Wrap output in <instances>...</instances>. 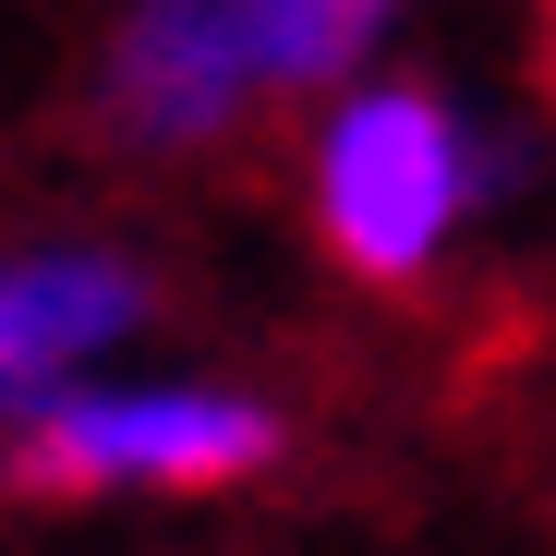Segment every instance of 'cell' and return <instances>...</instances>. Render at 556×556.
I'll use <instances>...</instances> for the list:
<instances>
[{
	"label": "cell",
	"instance_id": "cell-5",
	"mask_svg": "<svg viewBox=\"0 0 556 556\" xmlns=\"http://www.w3.org/2000/svg\"><path fill=\"white\" fill-rule=\"evenodd\" d=\"M242 13H254V61L278 85H315L376 37V0H242Z\"/></svg>",
	"mask_w": 556,
	"mask_h": 556
},
{
	"label": "cell",
	"instance_id": "cell-1",
	"mask_svg": "<svg viewBox=\"0 0 556 556\" xmlns=\"http://www.w3.org/2000/svg\"><path fill=\"white\" fill-rule=\"evenodd\" d=\"M459 134L435 98H363L339 134H327V242L363 266V278H412L459 206Z\"/></svg>",
	"mask_w": 556,
	"mask_h": 556
},
{
	"label": "cell",
	"instance_id": "cell-2",
	"mask_svg": "<svg viewBox=\"0 0 556 556\" xmlns=\"http://www.w3.org/2000/svg\"><path fill=\"white\" fill-rule=\"evenodd\" d=\"M278 435L254 400H61L37 412V435L0 459L13 484L37 496H85V484H122V472H169V484H218V472H254Z\"/></svg>",
	"mask_w": 556,
	"mask_h": 556
},
{
	"label": "cell",
	"instance_id": "cell-4",
	"mask_svg": "<svg viewBox=\"0 0 556 556\" xmlns=\"http://www.w3.org/2000/svg\"><path fill=\"white\" fill-rule=\"evenodd\" d=\"M134 315V278L98 266V254H37V266H0V400H37V376L85 339H110Z\"/></svg>",
	"mask_w": 556,
	"mask_h": 556
},
{
	"label": "cell",
	"instance_id": "cell-3",
	"mask_svg": "<svg viewBox=\"0 0 556 556\" xmlns=\"http://www.w3.org/2000/svg\"><path fill=\"white\" fill-rule=\"evenodd\" d=\"M254 73L266 61H254V13L242 0H157L122 37V61H110V98H122L134 134H206Z\"/></svg>",
	"mask_w": 556,
	"mask_h": 556
}]
</instances>
